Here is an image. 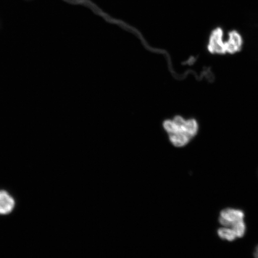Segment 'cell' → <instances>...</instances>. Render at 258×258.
<instances>
[{
	"instance_id": "obj_1",
	"label": "cell",
	"mask_w": 258,
	"mask_h": 258,
	"mask_svg": "<svg viewBox=\"0 0 258 258\" xmlns=\"http://www.w3.org/2000/svg\"><path fill=\"white\" fill-rule=\"evenodd\" d=\"M164 126L169 134L171 143L178 148L189 144L199 131L198 122L195 119H185L180 116L167 120Z\"/></svg>"
},
{
	"instance_id": "obj_4",
	"label": "cell",
	"mask_w": 258,
	"mask_h": 258,
	"mask_svg": "<svg viewBox=\"0 0 258 258\" xmlns=\"http://www.w3.org/2000/svg\"><path fill=\"white\" fill-rule=\"evenodd\" d=\"M228 39L225 41L226 53L233 54L241 50L243 39L237 31H231L228 34Z\"/></svg>"
},
{
	"instance_id": "obj_6",
	"label": "cell",
	"mask_w": 258,
	"mask_h": 258,
	"mask_svg": "<svg viewBox=\"0 0 258 258\" xmlns=\"http://www.w3.org/2000/svg\"><path fill=\"white\" fill-rule=\"evenodd\" d=\"M217 233L222 240L233 241L237 238L234 231L230 227H222L218 229Z\"/></svg>"
},
{
	"instance_id": "obj_7",
	"label": "cell",
	"mask_w": 258,
	"mask_h": 258,
	"mask_svg": "<svg viewBox=\"0 0 258 258\" xmlns=\"http://www.w3.org/2000/svg\"><path fill=\"white\" fill-rule=\"evenodd\" d=\"M254 258H258V246L256 247L255 251L254 252Z\"/></svg>"
},
{
	"instance_id": "obj_3",
	"label": "cell",
	"mask_w": 258,
	"mask_h": 258,
	"mask_svg": "<svg viewBox=\"0 0 258 258\" xmlns=\"http://www.w3.org/2000/svg\"><path fill=\"white\" fill-rule=\"evenodd\" d=\"M224 32L221 28L216 29L210 37L208 50L214 54L226 53L225 41L223 40Z\"/></svg>"
},
{
	"instance_id": "obj_2",
	"label": "cell",
	"mask_w": 258,
	"mask_h": 258,
	"mask_svg": "<svg viewBox=\"0 0 258 258\" xmlns=\"http://www.w3.org/2000/svg\"><path fill=\"white\" fill-rule=\"evenodd\" d=\"M244 213L240 209L227 208L220 213L219 221L222 227H231L235 224L244 221Z\"/></svg>"
},
{
	"instance_id": "obj_5",
	"label": "cell",
	"mask_w": 258,
	"mask_h": 258,
	"mask_svg": "<svg viewBox=\"0 0 258 258\" xmlns=\"http://www.w3.org/2000/svg\"><path fill=\"white\" fill-rule=\"evenodd\" d=\"M15 207L14 198L5 190H0V215L11 214Z\"/></svg>"
}]
</instances>
